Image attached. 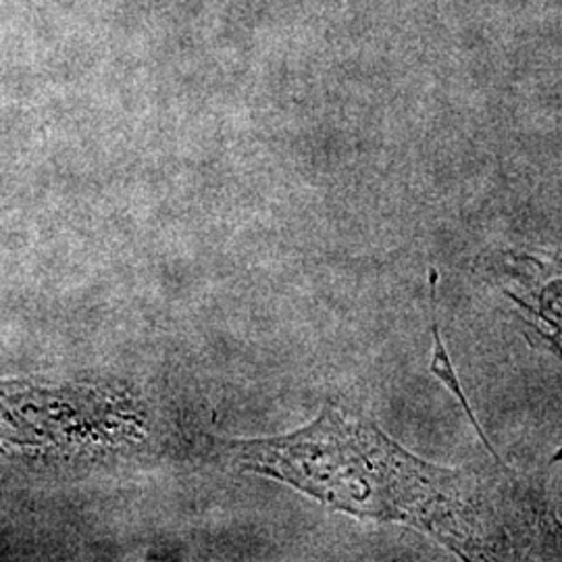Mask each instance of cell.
I'll list each match as a JSON object with an SVG mask.
<instances>
[{
    "label": "cell",
    "instance_id": "6da1fadb",
    "mask_svg": "<svg viewBox=\"0 0 562 562\" xmlns=\"http://www.w3.org/2000/svg\"><path fill=\"white\" fill-rule=\"evenodd\" d=\"M234 448L246 469L292 483L334 508L417 525L457 552L480 548L477 494L469 477L411 457L371 423L327 408L292 436Z\"/></svg>",
    "mask_w": 562,
    "mask_h": 562
},
{
    "label": "cell",
    "instance_id": "7a4b0ae2",
    "mask_svg": "<svg viewBox=\"0 0 562 562\" xmlns=\"http://www.w3.org/2000/svg\"><path fill=\"white\" fill-rule=\"evenodd\" d=\"M434 338H436V357H434V364H431V367H434V373L440 375L443 383H448V387H450V390L459 396V401L462 402V406H464L469 419L475 423V417H473L471 408L467 406V398H464V394H462L461 387H459V382H457V375H454V371H452V367H450V361H448V357H446V352H443L442 338H440L438 323H434Z\"/></svg>",
    "mask_w": 562,
    "mask_h": 562
}]
</instances>
